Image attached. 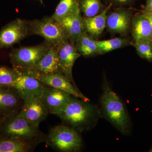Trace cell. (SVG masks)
Masks as SVG:
<instances>
[{
    "label": "cell",
    "mask_w": 152,
    "mask_h": 152,
    "mask_svg": "<svg viewBox=\"0 0 152 152\" xmlns=\"http://www.w3.org/2000/svg\"><path fill=\"white\" fill-rule=\"evenodd\" d=\"M89 102L72 96L56 115L79 132L88 130L94 126L101 115L99 109Z\"/></svg>",
    "instance_id": "1"
},
{
    "label": "cell",
    "mask_w": 152,
    "mask_h": 152,
    "mask_svg": "<svg viewBox=\"0 0 152 152\" xmlns=\"http://www.w3.org/2000/svg\"><path fill=\"white\" fill-rule=\"evenodd\" d=\"M0 137L23 139L40 143L45 140L46 137L39 128L30 124L18 113L2 116L0 121Z\"/></svg>",
    "instance_id": "2"
},
{
    "label": "cell",
    "mask_w": 152,
    "mask_h": 152,
    "mask_svg": "<svg viewBox=\"0 0 152 152\" xmlns=\"http://www.w3.org/2000/svg\"><path fill=\"white\" fill-rule=\"evenodd\" d=\"M101 101L107 119L123 134H129L130 121L127 112L118 96L105 83Z\"/></svg>",
    "instance_id": "3"
},
{
    "label": "cell",
    "mask_w": 152,
    "mask_h": 152,
    "mask_svg": "<svg viewBox=\"0 0 152 152\" xmlns=\"http://www.w3.org/2000/svg\"><path fill=\"white\" fill-rule=\"evenodd\" d=\"M45 140L48 145L60 152H77L83 145L79 132L65 125L52 128L46 137Z\"/></svg>",
    "instance_id": "4"
},
{
    "label": "cell",
    "mask_w": 152,
    "mask_h": 152,
    "mask_svg": "<svg viewBox=\"0 0 152 152\" xmlns=\"http://www.w3.org/2000/svg\"><path fill=\"white\" fill-rule=\"evenodd\" d=\"M52 45L45 40L37 45L13 49L9 54L13 67L17 69L31 70L39 61Z\"/></svg>",
    "instance_id": "5"
},
{
    "label": "cell",
    "mask_w": 152,
    "mask_h": 152,
    "mask_svg": "<svg viewBox=\"0 0 152 152\" xmlns=\"http://www.w3.org/2000/svg\"><path fill=\"white\" fill-rule=\"evenodd\" d=\"M27 23L29 35L40 36L45 41L57 46L68 41L61 26L51 17L27 21Z\"/></svg>",
    "instance_id": "6"
},
{
    "label": "cell",
    "mask_w": 152,
    "mask_h": 152,
    "mask_svg": "<svg viewBox=\"0 0 152 152\" xmlns=\"http://www.w3.org/2000/svg\"><path fill=\"white\" fill-rule=\"evenodd\" d=\"M35 78L47 86L52 87L68 93L73 96L86 101L90 100L80 91L62 73L43 75L30 70L18 69Z\"/></svg>",
    "instance_id": "7"
},
{
    "label": "cell",
    "mask_w": 152,
    "mask_h": 152,
    "mask_svg": "<svg viewBox=\"0 0 152 152\" xmlns=\"http://www.w3.org/2000/svg\"><path fill=\"white\" fill-rule=\"evenodd\" d=\"M28 35L27 21L15 19L0 30V49L12 48Z\"/></svg>",
    "instance_id": "8"
},
{
    "label": "cell",
    "mask_w": 152,
    "mask_h": 152,
    "mask_svg": "<svg viewBox=\"0 0 152 152\" xmlns=\"http://www.w3.org/2000/svg\"><path fill=\"white\" fill-rule=\"evenodd\" d=\"M18 76L13 88L18 92L24 102L34 97H39L45 85L35 78L17 69Z\"/></svg>",
    "instance_id": "9"
},
{
    "label": "cell",
    "mask_w": 152,
    "mask_h": 152,
    "mask_svg": "<svg viewBox=\"0 0 152 152\" xmlns=\"http://www.w3.org/2000/svg\"><path fill=\"white\" fill-rule=\"evenodd\" d=\"M58 55L62 73L77 86L73 77V67L81 55L78 52L75 45L69 41L64 42L58 47Z\"/></svg>",
    "instance_id": "10"
},
{
    "label": "cell",
    "mask_w": 152,
    "mask_h": 152,
    "mask_svg": "<svg viewBox=\"0 0 152 152\" xmlns=\"http://www.w3.org/2000/svg\"><path fill=\"white\" fill-rule=\"evenodd\" d=\"M22 117L36 127L46 119L49 112L40 97H34L24 102L19 112Z\"/></svg>",
    "instance_id": "11"
},
{
    "label": "cell",
    "mask_w": 152,
    "mask_h": 152,
    "mask_svg": "<svg viewBox=\"0 0 152 152\" xmlns=\"http://www.w3.org/2000/svg\"><path fill=\"white\" fill-rule=\"evenodd\" d=\"M72 96L61 90L46 86L39 97L49 113L56 115L64 107Z\"/></svg>",
    "instance_id": "12"
},
{
    "label": "cell",
    "mask_w": 152,
    "mask_h": 152,
    "mask_svg": "<svg viewBox=\"0 0 152 152\" xmlns=\"http://www.w3.org/2000/svg\"><path fill=\"white\" fill-rule=\"evenodd\" d=\"M24 101L15 89L0 88V115L6 116L19 113Z\"/></svg>",
    "instance_id": "13"
},
{
    "label": "cell",
    "mask_w": 152,
    "mask_h": 152,
    "mask_svg": "<svg viewBox=\"0 0 152 152\" xmlns=\"http://www.w3.org/2000/svg\"><path fill=\"white\" fill-rule=\"evenodd\" d=\"M58 22L62 27L68 41L72 43L75 44L79 38L87 33L81 12L65 17Z\"/></svg>",
    "instance_id": "14"
},
{
    "label": "cell",
    "mask_w": 152,
    "mask_h": 152,
    "mask_svg": "<svg viewBox=\"0 0 152 152\" xmlns=\"http://www.w3.org/2000/svg\"><path fill=\"white\" fill-rule=\"evenodd\" d=\"M132 17L127 9H117L107 16L106 27L112 33L125 34L130 28Z\"/></svg>",
    "instance_id": "15"
},
{
    "label": "cell",
    "mask_w": 152,
    "mask_h": 152,
    "mask_svg": "<svg viewBox=\"0 0 152 152\" xmlns=\"http://www.w3.org/2000/svg\"><path fill=\"white\" fill-rule=\"evenodd\" d=\"M58 47L52 45L39 61L30 70L43 75L62 73L58 59Z\"/></svg>",
    "instance_id": "16"
},
{
    "label": "cell",
    "mask_w": 152,
    "mask_h": 152,
    "mask_svg": "<svg viewBox=\"0 0 152 152\" xmlns=\"http://www.w3.org/2000/svg\"><path fill=\"white\" fill-rule=\"evenodd\" d=\"M112 6L109 4L102 12L94 16L83 18L86 31L93 38H98L103 32L107 25V13Z\"/></svg>",
    "instance_id": "17"
},
{
    "label": "cell",
    "mask_w": 152,
    "mask_h": 152,
    "mask_svg": "<svg viewBox=\"0 0 152 152\" xmlns=\"http://www.w3.org/2000/svg\"><path fill=\"white\" fill-rule=\"evenodd\" d=\"M39 142L0 137V152H29L33 151Z\"/></svg>",
    "instance_id": "18"
},
{
    "label": "cell",
    "mask_w": 152,
    "mask_h": 152,
    "mask_svg": "<svg viewBox=\"0 0 152 152\" xmlns=\"http://www.w3.org/2000/svg\"><path fill=\"white\" fill-rule=\"evenodd\" d=\"M132 26L134 42L152 41V27L149 21L143 14L133 18Z\"/></svg>",
    "instance_id": "19"
},
{
    "label": "cell",
    "mask_w": 152,
    "mask_h": 152,
    "mask_svg": "<svg viewBox=\"0 0 152 152\" xmlns=\"http://www.w3.org/2000/svg\"><path fill=\"white\" fill-rule=\"evenodd\" d=\"M75 45L79 53L84 57L99 54L97 41L87 33L79 38L76 41Z\"/></svg>",
    "instance_id": "20"
},
{
    "label": "cell",
    "mask_w": 152,
    "mask_h": 152,
    "mask_svg": "<svg viewBox=\"0 0 152 152\" xmlns=\"http://www.w3.org/2000/svg\"><path fill=\"white\" fill-rule=\"evenodd\" d=\"M80 12L79 0H61L51 18L58 22L65 17Z\"/></svg>",
    "instance_id": "21"
},
{
    "label": "cell",
    "mask_w": 152,
    "mask_h": 152,
    "mask_svg": "<svg viewBox=\"0 0 152 152\" xmlns=\"http://www.w3.org/2000/svg\"><path fill=\"white\" fill-rule=\"evenodd\" d=\"M79 7L84 18L94 16L105 8L102 0H79Z\"/></svg>",
    "instance_id": "22"
},
{
    "label": "cell",
    "mask_w": 152,
    "mask_h": 152,
    "mask_svg": "<svg viewBox=\"0 0 152 152\" xmlns=\"http://www.w3.org/2000/svg\"><path fill=\"white\" fill-rule=\"evenodd\" d=\"M130 42L128 39L121 38H115L106 40L97 41L99 54H104L129 45Z\"/></svg>",
    "instance_id": "23"
},
{
    "label": "cell",
    "mask_w": 152,
    "mask_h": 152,
    "mask_svg": "<svg viewBox=\"0 0 152 152\" xmlns=\"http://www.w3.org/2000/svg\"><path fill=\"white\" fill-rule=\"evenodd\" d=\"M18 76L15 69L0 66V88H13Z\"/></svg>",
    "instance_id": "24"
},
{
    "label": "cell",
    "mask_w": 152,
    "mask_h": 152,
    "mask_svg": "<svg viewBox=\"0 0 152 152\" xmlns=\"http://www.w3.org/2000/svg\"><path fill=\"white\" fill-rule=\"evenodd\" d=\"M134 46L140 56L149 61H152V41L134 42Z\"/></svg>",
    "instance_id": "25"
},
{
    "label": "cell",
    "mask_w": 152,
    "mask_h": 152,
    "mask_svg": "<svg viewBox=\"0 0 152 152\" xmlns=\"http://www.w3.org/2000/svg\"><path fill=\"white\" fill-rule=\"evenodd\" d=\"M110 1V4L113 5H128L132 2L134 0H108Z\"/></svg>",
    "instance_id": "26"
},
{
    "label": "cell",
    "mask_w": 152,
    "mask_h": 152,
    "mask_svg": "<svg viewBox=\"0 0 152 152\" xmlns=\"http://www.w3.org/2000/svg\"><path fill=\"white\" fill-rule=\"evenodd\" d=\"M144 12L152 13V0H147L146 5Z\"/></svg>",
    "instance_id": "27"
},
{
    "label": "cell",
    "mask_w": 152,
    "mask_h": 152,
    "mask_svg": "<svg viewBox=\"0 0 152 152\" xmlns=\"http://www.w3.org/2000/svg\"><path fill=\"white\" fill-rule=\"evenodd\" d=\"M143 15L149 21L152 27V13L149 12H144Z\"/></svg>",
    "instance_id": "28"
},
{
    "label": "cell",
    "mask_w": 152,
    "mask_h": 152,
    "mask_svg": "<svg viewBox=\"0 0 152 152\" xmlns=\"http://www.w3.org/2000/svg\"><path fill=\"white\" fill-rule=\"evenodd\" d=\"M39 1H40L41 2V3H43L42 0H39Z\"/></svg>",
    "instance_id": "29"
},
{
    "label": "cell",
    "mask_w": 152,
    "mask_h": 152,
    "mask_svg": "<svg viewBox=\"0 0 152 152\" xmlns=\"http://www.w3.org/2000/svg\"><path fill=\"white\" fill-rule=\"evenodd\" d=\"M2 116H1V115H0V121H1V118Z\"/></svg>",
    "instance_id": "30"
},
{
    "label": "cell",
    "mask_w": 152,
    "mask_h": 152,
    "mask_svg": "<svg viewBox=\"0 0 152 152\" xmlns=\"http://www.w3.org/2000/svg\"></svg>",
    "instance_id": "31"
}]
</instances>
